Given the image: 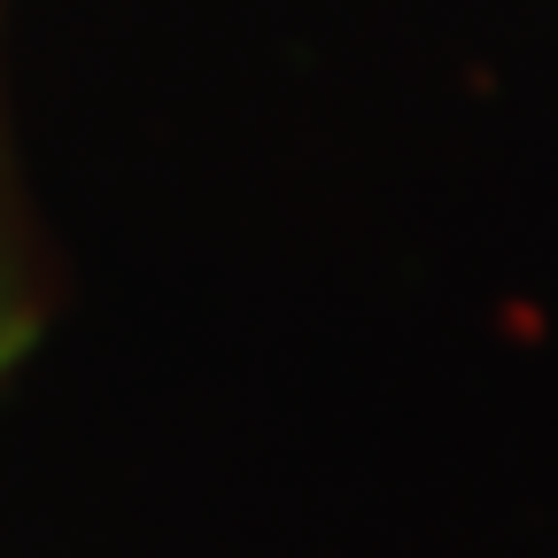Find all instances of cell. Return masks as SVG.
<instances>
[{
  "instance_id": "6da1fadb",
  "label": "cell",
  "mask_w": 558,
  "mask_h": 558,
  "mask_svg": "<svg viewBox=\"0 0 558 558\" xmlns=\"http://www.w3.org/2000/svg\"><path fill=\"white\" fill-rule=\"evenodd\" d=\"M24 333H32V303H24V288H16L9 256H0V365L24 349Z\"/></svg>"
}]
</instances>
